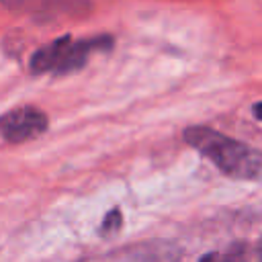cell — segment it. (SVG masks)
I'll return each mask as SVG.
<instances>
[{"label": "cell", "instance_id": "1", "mask_svg": "<svg viewBox=\"0 0 262 262\" xmlns=\"http://www.w3.org/2000/svg\"><path fill=\"white\" fill-rule=\"evenodd\" d=\"M184 141L209 158L223 174L242 180H262V151L231 139L211 127L194 125L184 131Z\"/></svg>", "mask_w": 262, "mask_h": 262}, {"label": "cell", "instance_id": "2", "mask_svg": "<svg viewBox=\"0 0 262 262\" xmlns=\"http://www.w3.org/2000/svg\"><path fill=\"white\" fill-rule=\"evenodd\" d=\"M49 125L47 115L31 104L6 111L0 117V135L8 143H23L39 137Z\"/></svg>", "mask_w": 262, "mask_h": 262}, {"label": "cell", "instance_id": "3", "mask_svg": "<svg viewBox=\"0 0 262 262\" xmlns=\"http://www.w3.org/2000/svg\"><path fill=\"white\" fill-rule=\"evenodd\" d=\"M113 37L111 35H96V37H88V39H70V43L66 45L63 49V55H61V61L55 70L57 76H63V74H70V72H76L80 70L86 61H88V55L94 53V51H108L113 47Z\"/></svg>", "mask_w": 262, "mask_h": 262}, {"label": "cell", "instance_id": "4", "mask_svg": "<svg viewBox=\"0 0 262 262\" xmlns=\"http://www.w3.org/2000/svg\"><path fill=\"white\" fill-rule=\"evenodd\" d=\"M178 250L170 244H139L115 254H108L100 262H176Z\"/></svg>", "mask_w": 262, "mask_h": 262}, {"label": "cell", "instance_id": "5", "mask_svg": "<svg viewBox=\"0 0 262 262\" xmlns=\"http://www.w3.org/2000/svg\"><path fill=\"white\" fill-rule=\"evenodd\" d=\"M70 35H63V37H57L55 41L43 45L41 49H37L31 57V72L33 74H45V72H53L57 70L59 61H61V55H63V49L66 45L70 43Z\"/></svg>", "mask_w": 262, "mask_h": 262}, {"label": "cell", "instance_id": "6", "mask_svg": "<svg viewBox=\"0 0 262 262\" xmlns=\"http://www.w3.org/2000/svg\"><path fill=\"white\" fill-rule=\"evenodd\" d=\"M201 262H248V254L244 246H231L225 252H209L201 258Z\"/></svg>", "mask_w": 262, "mask_h": 262}, {"label": "cell", "instance_id": "7", "mask_svg": "<svg viewBox=\"0 0 262 262\" xmlns=\"http://www.w3.org/2000/svg\"><path fill=\"white\" fill-rule=\"evenodd\" d=\"M121 225H123V215H121V211L115 207V209H111V211L104 215L98 233H100L102 237H111V235H115V233L121 229Z\"/></svg>", "mask_w": 262, "mask_h": 262}, {"label": "cell", "instance_id": "8", "mask_svg": "<svg viewBox=\"0 0 262 262\" xmlns=\"http://www.w3.org/2000/svg\"><path fill=\"white\" fill-rule=\"evenodd\" d=\"M254 115H256V119H260V121H262V102L254 104Z\"/></svg>", "mask_w": 262, "mask_h": 262}, {"label": "cell", "instance_id": "9", "mask_svg": "<svg viewBox=\"0 0 262 262\" xmlns=\"http://www.w3.org/2000/svg\"><path fill=\"white\" fill-rule=\"evenodd\" d=\"M256 256H258V260L262 262V237H260V242L256 244Z\"/></svg>", "mask_w": 262, "mask_h": 262}]
</instances>
